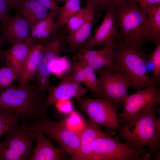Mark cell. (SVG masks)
Returning <instances> with one entry per match:
<instances>
[{
	"mask_svg": "<svg viewBox=\"0 0 160 160\" xmlns=\"http://www.w3.org/2000/svg\"><path fill=\"white\" fill-rule=\"evenodd\" d=\"M142 46L122 38L115 45L110 69L127 80L136 91L154 81L148 74L146 67L149 55L143 52Z\"/></svg>",
	"mask_w": 160,
	"mask_h": 160,
	"instance_id": "1",
	"label": "cell"
},
{
	"mask_svg": "<svg viewBox=\"0 0 160 160\" xmlns=\"http://www.w3.org/2000/svg\"><path fill=\"white\" fill-rule=\"evenodd\" d=\"M156 105L149 106L119 128V136L134 148L148 147L156 156L160 145V118Z\"/></svg>",
	"mask_w": 160,
	"mask_h": 160,
	"instance_id": "2",
	"label": "cell"
},
{
	"mask_svg": "<svg viewBox=\"0 0 160 160\" xmlns=\"http://www.w3.org/2000/svg\"><path fill=\"white\" fill-rule=\"evenodd\" d=\"M113 8L122 38L142 45L148 41L149 26L145 8L130 0Z\"/></svg>",
	"mask_w": 160,
	"mask_h": 160,
	"instance_id": "3",
	"label": "cell"
},
{
	"mask_svg": "<svg viewBox=\"0 0 160 160\" xmlns=\"http://www.w3.org/2000/svg\"><path fill=\"white\" fill-rule=\"evenodd\" d=\"M41 107L37 85H11L0 92V112L21 115L33 123L41 117Z\"/></svg>",
	"mask_w": 160,
	"mask_h": 160,
	"instance_id": "4",
	"label": "cell"
},
{
	"mask_svg": "<svg viewBox=\"0 0 160 160\" xmlns=\"http://www.w3.org/2000/svg\"><path fill=\"white\" fill-rule=\"evenodd\" d=\"M92 160H148L150 152L146 149H136L106 133L97 137L92 146Z\"/></svg>",
	"mask_w": 160,
	"mask_h": 160,
	"instance_id": "5",
	"label": "cell"
},
{
	"mask_svg": "<svg viewBox=\"0 0 160 160\" xmlns=\"http://www.w3.org/2000/svg\"><path fill=\"white\" fill-rule=\"evenodd\" d=\"M36 135V132L26 125L14 127L4 140L0 141V160H29Z\"/></svg>",
	"mask_w": 160,
	"mask_h": 160,
	"instance_id": "6",
	"label": "cell"
},
{
	"mask_svg": "<svg viewBox=\"0 0 160 160\" xmlns=\"http://www.w3.org/2000/svg\"><path fill=\"white\" fill-rule=\"evenodd\" d=\"M27 127L33 131H39L55 140L61 149L72 156L71 160L78 155L79 149L80 136L68 128L61 119L54 121L45 113L33 123L27 122Z\"/></svg>",
	"mask_w": 160,
	"mask_h": 160,
	"instance_id": "7",
	"label": "cell"
},
{
	"mask_svg": "<svg viewBox=\"0 0 160 160\" xmlns=\"http://www.w3.org/2000/svg\"><path fill=\"white\" fill-rule=\"evenodd\" d=\"M42 57L34 79L38 89L40 103L43 105L46 91L50 86L51 65L53 61L61 53L63 48L62 39L56 33L44 39Z\"/></svg>",
	"mask_w": 160,
	"mask_h": 160,
	"instance_id": "8",
	"label": "cell"
},
{
	"mask_svg": "<svg viewBox=\"0 0 160 160\" xmlns=\"http://www.w3.org/2000/svg\"><path fill=\"white\" fill-rule=\"evenodd\" d=\"M155 81L135 93L127 94L121 102L123 109L119 115L121 126L127 123L137 114L149 106L159 105L160 90Z\"/></svg>",
	"mask_w": 160,
	"mask_h": 160,
	"instance_id": "9",
	"label": "cell"
},
{
	"mask_svg": "<svg viewBox=\"0 0 160 160\" xmlns=\"http://www.w3.org/2000/svg\"><path fill=\"white\" fill-rule=\"evenodd\" d=\"M75 99L80 108L91 120L111 130L119 129L117 115V104L114 102L101 98L93 99L78 97Z\"/></svg>",
	"mask_w": 160,
	"mask_h": 160,
	"instance_id": "10",
	"label": "cell"
},
{
	"mask_svg": "<svg viewBox=\"0 0 160 160\" xmlns=\"http://www.w3.org/2000/svg\"><path fill=\"white\" fill-rule=\"evenodd\" d=\"M105 11L103 20L94 36L83 43L80 49H91L99 46L115 47L122 38L113 8L108 7Z\"/></svg>",
	"mask_w": 160,
	"mask_h": 160,
	"instance_id": "11",
	"label": "cell"
},
{
	"mask_svg": "<svg viewBox=\"0 0 160 160\" xmlns=\"http://www.w3.org/2000/svg\"><path fill=\"white\" fill-rule=\"evenodd\" d=\"M48 89V95L44 100L41 111V117L44 116L47 108L57 101L82 97L87 92L85 88L74 80L71 68L57 85L55 86L50 85Z\"/></svg>",
	"mask_w": 160,
	"mask_h": 160,
	"instance_id": "12",
	"label": "cell"
},
{
	"mask_svg": "<svg viewBox=\"0 0 160 160\" xmlns=\"http://www.w3.org/2000/svg\"><path fill=\"white\" fill-rule=\"evenodd\" d=\"M98 71L99 80L102 98L107 99L119 105L128 94L131 84L119 74L106 68Z\"/></svg>",
	"mask_w": 160,
	"mask_h": 160,
	"instance_id": "13",
	"label": "cell"
},
{
	"mask_svg": "<svg viewBox=\"0 0 160 160\" xmlns=\"http://www.w3.org/2000/svg\"><path fill=\"white\" fill-rule=\"evenodd\" d=\"M29 25L24 18L17 13L14 15L9 14L0 25L1 43L25 41L31 37Z\"/></svg>",
	"mask_w": 160,
	"mask_h": 160,
	"instance_id": "14",
	"label": "cell"
},
{
	"mask_svg": "<svg viewBox=\"0 0 160 160\" xmlns=\"http://www.w3.org/2000/svg\"><path fill=\"white\" fill-rule=\"evenodd\" d=\"M35 44L34 39L31 37L24 41L12 44L8 49L3 52L4 59L7 66L17 74L20 79L19 82L26 58L31 48Z\"/></svg>",
	"mask_w": 160,
	"mask_h": 160,
	"instance_id": "15",
	"label": "cell"
},
{
	"mask_svg": "<svg viewBox=\"0 0 160 160\" xmlns=\"http://www.w3.org/2000/svg\"><path fill=\"white\" fill-rule=\"evenodd\" d=\"M105 134L96 123L91 119L86 121L85 127L80 135L79 153L73 160H92L93 142L97 137Z\"/></svg>",
	"mask_w": 160,
	"mask_h": 160,
	"instance_id": "16",
	"label": "cell"
},
{
	"mask_svg": "<svg viewBox=\"0 0 160 160\" xmlns=\"http://www.w3.org/2000/svg\"><path fill=\"white\" fill-rule=\"evenodd\" d=\"M87 13L86 18L83 24L74 33L68 34L66 41L71 49L75 51L88 40L95 19L97 9L92 0H87Z\"/></svg>",
	"mask_w": 160,
	"mask_h": 160,
	"instance_id": "17",
	"label": "cell"
},
{
	"mask_svg": "<svg viewBox=\"0 0 160 160\" xmlns=\"http://www.w3.org/2000/svg\"><path fill=\"white\" fill-rule=\"evenodd\" d=\"M13 8L26 20L31 30L37 23L47 16L50 12L35 0H20Z\"/></svg>",
	"mask_w": 160,
	"mask_h": 160,
	"instance_id": "18",
	"label": "cell"
},
{
	"mask_svg": "<svg viewBox=\"0 0 160 160\" xmlns=\"http://www.w3.org/2000/svg\"><path fill=\"white\" fill-rule=\"evenodd\" d=\"M36 145L29 160H60L64 159L61 149L55 147L50 141L45 138L39 131H35Z\"/></svg>",
	"mask_w": 160,
	"mask_h": 160,
	"instance_id": "19",
	"label": "cell"
},
{
	"mask_svg": "<svg viewBox=\"0 0 160 160\" xmlns=\"http://www.w3.org/2000/svg\"><path fill=\"white\" fill-rule=\"evenodd\" d=\"M43 54L42 43L35 44L31 48L26 58L19 85L23 86L34 79Z\"/></svg>",
	"mask_w": 160,
	"mask_h": 160,
	"instance_id": "20",
	"label": "cell"
},
{
	"mask_svg": "<svg viewBox=\"0 0 160 160\" xmlns=\"http://www.w3.org/2000/svg\"><path fill=\"white\" fill-rule=\"evenodd\" d=\"M115 46L104 47L98 50H93L90 59L81 63L89 66L95 71L104 68L111 69Z\"/></svg>",
	"mask_w": 160,
	"mask_h": 160,
	"instance_id": "21",
	"label": "cell"
},
{
	"mask_svg": "<svg viewBox=\"0 0 160 160\" xmlns=\"http://www.w3.org/2000/svg\"><path fill=\"white\" fill-rule=\"evenodd\" d=\"M149 26L148 41L160 43V3L145 8Z\"/></svg>",
	"mask_w": 160,
	"mask_h": 160,
	"instance_id": "22",
	"label": "cell"
},
{
	"mask_svg": "<svg viewBox=\"0 0 160 160\" xmlns=\"http://www.w3.org/2000/svg\"><path fill=\"white\" fill-rule=\"evenodd\" d=\"M80 0H68L63 6L60 7L56 21L55 22L53 33L57 32L65 26L69 19L80 10Z\"/></svg>",
	"mask_w": 160,
	"mask_h": 160,
	"instance_id": "23",
	"label": "cell"
},
{
	"mask_svg": "<svg viewBox=\"0 0 160 160\" xmlns=\"http://www.w3.org/2000/svg\"><path fill=\"white\" fill-rule=\"evenodd\" d=\"M56 14L50 12L45 18L37 23L31 29L30 36L33 39H45L53 33L55 20Z\"/></svg>",
	"mask_w": 160,
	"mask_h": 160,
	"instance_id": "24",
	"label": "cell"
},
{
	"mask_svg": "<svg viewBox=\"0 0 160 160\" xmlns=\"http://www.w3.org/2000/svg\"><path fill=\"white\" fill-rule=\"evenodd\" d=\"M27 118L24 116L10 111L0 112V138L14 127L17 125L18 122L22 120L27 122Z\"/></svg>",
	"mask_w": 160,
	"mask_h": 160,
	"instance_id": "25",
	"label": "cell"
},
{
	"mask_svg": "<svg viewBox=\"0 0 160 160\" xmlns=\"http://www.w3.org/2000/svg\"><path fill=\"white\" fill-rule=\"evenodd\" d=\"M65 125L79 136L86 125L85 121L77 112L72 111L67 116L61 119Z\"/></svg>",
	"mask_w": 160,
	"mask_h": 160,
	"instance_id": "26",
	"label": "cell"
},
{
	"mask_svg": "<svg viewBox=\"0 0 160 160\" xmlns=\"http://www.w3.org/2000/svg\"><path fill=\"white\" fill-rule=\"evenodd\" d=\"M87 13L86 6L84 8L81 7L78 12L69 19L65 25L69 34L74 33L81 26L86 20Z\"/></svg>",
	"mask_w": 160,
	"mask_h": 160,
	"instance_id": "27",
	"label": "cell"
},
{
	"mask_svg": "<svg viewBox=\"0 0 160 160\" xmlns=\"http://www.w3.org/2000/svg\"><path fill=\"white\" fill-rule=\"evenodd\" d=\"M84 64L86 76L84 84L88 89L97 94L100 98H102L98 78L95 73V71L89 66Z\"/></svg>",
	"mask_w": 160,
	"mask_h": 160,
	"instance_id": "28",
	"label": "cell"
},
{
	"mask_svg": "<svg viewBox=\"0 0 160 160\" xmlns=\"http://www.w3.org/2000/svg\"><path fill=\"white\" fill-rule=\"evenodd\" d=\"M20 79L12 69L7 66L0 68V89L6 88Z\"/></svg>",
	"mask_w": 160,
	"mask_h": 160,
	"instance_id": "29",
	"label": "cell"
},
{
	"mask_svg": "<svg viewBox=\"0 0 160 160\" xmlns=\"http://www.w3.org/2000/svg\"><path fill=\"white\" fill-rule=\"evenodd\" d=\"M73 60L71 67L73 78L75 81L79 84L84 83L86 76L85 65L78 60Z\"/></svg>",
	"mask_w": 160,
	"mask_h": 160,
	"instance_id": "30",
	"label": "cell"
},
{
	"mask_svg": "<svg viewBox=\"0 0 160 160\" xmlns=\"http://www.w3.org/2000/svg\"><path fill=\"white\" fill-rule=\"evenodd\" d=\"M148 59L153 66V80L158 81L160 76V43L157 46L153 52L149 55Z\"/></svg>",
	"mask_w": 160,
	"mask_h": 160,
	"instance_id": "31",
	"label": "cell"
},
{
	"mask_svg": "<svg viewBox=\"0 0 160 160\" xmlns=\"http://www.w3.org/2000/svg\"><path fill=\"white\" fill-rule=\"evenodd\" d=\"M96 9H105L108 8H113L118 4L128 0H92Z\"/></svg>",
	"mask_w": 160,
	"mask_h": 160,
	"instance_id": "32",
	"label": "cell"
},
{
	"mask_svg": "<svg viewBox=\"0 0 160 160\" xmlns=\"http://www.w3.org/2000/svg\"><path fill=\"white\" fill-rule=\"evenodd\" d=\"M55 104L58 111L63 114H68L73 110V104L70 99L60 100Z\"/></svg>",
	"mask_w": 160,
	"mask_h": 160,
	"instance_id": "33",
	"label": "cell"
},
{
	"mask_svg": "<svg viewBox=\"0 0 160 160\" xmlns=\"http://www.w3.org/2000/svg\"><path fill=\"white\" fill-rule=\"evenodd\" d=\"M50 12L58 15L60 7L53 0H35Z\"/></svg>",
	"mask_w": 160,
	"mask_h": 160,
	"instance_id": "34",
	"label": "cell"
},
{
	"mask_svg": "<svg viewBox=\"0 0 160 160\" xmlns=\"http://www.w3.org/2000/svg\"><path fill=\"white\" fill-rule=\"evenodd\" d=\"M9 5L7 0H0V21L2 22L9 14Z\"/></svg>",
	"mask_w": 160,
	"mask_h": 160,
	"instance_id": "35",
	"label": "cell"
},
{
	"mask_svg": "<svg viewBox=\"0 0 160 160\" xmlns=\"http://www.w3.org/2000/svg\"><path fill=\"white\" fill-rule=\"evenodd\" d=\"M141 6L145 8L146 7L158 3H160V0H130Z\"/></svg>",
	"mask_w": 160,
	"mask_h": 160,
	"instance_id": "36",
	"label": "cell"
},
{
	"mask_svg": "<svg viewBox=\"0 0 160 160\" xmlns=\"http://www.w3.org/2000/svg\"><path fill=\"white\" fill-rule=\"evenodd\" d=\"M10 8H13L15 4L20 0H7Z\"/></svg>",
	"mask_w": 160,
	"mask_h": 160,
	"instance_id": "37",
	"label": "cell"
},
{
	"mask_svg": "<svg viewBox=\"0 0 160 160\" xmlns=\"http://www.w3.org/2000/svg\"><path fill=\"white\" fill-rule=\"evenodd\" d=\"M2 44L1 42L0 34V62H2L4 57L3 55V52H2L1 49V46Z\"/></svg>",
	"mask_w": 160,
	"mask_h": 160,
	"instance_id": "38",
	"label": "cell"
},
{
	"mask_svg": "<svg viewBox=\"0 0 160 160\" xmlns=\"http://www.w3.org/2000/svg\"><path fill=\"white\" fill-rule=\"evenodd\" d=\"M68 0H53V1L56 3L58 2H65Z\"/></svg>",
	"mask_w": 160,
	"mask_h": 160,
	"instance_id": "39",
	"label": "cell"
}]
</instances>
